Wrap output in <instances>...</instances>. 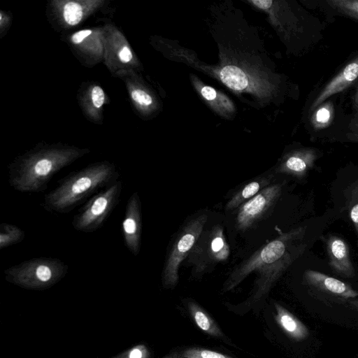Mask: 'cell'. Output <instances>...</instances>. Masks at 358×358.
Instances as JSON below:
<instances>
[{
  "label": "cell",
  "mask_w": 358,
  "mask_h": 358,
  "mask_svg": "<svg viewBox=\"0 0 358 358\" xmlns=\"http://www.w3.org/2000/svg\"><path fill=\"white\" fill-rule=\"evenodd\" d=\"M306 229L305 227L292 229L264 245L233 269L224 283V291L234 289L255 273L257 278L249 302L260 301L306 250Z\"/></svg>",
  "instance_id": "6da1fadb"
},
{
  "label": "cell",
  "mask_w": 358,
  "mask_h": 358,
  "mask_svg": "<svg viewBox=\"0 0 358 358\" xmlns=\"http://www.w3.org/2000/svg\"><path fill=\"white\" fill-rule=\"evenodd\" d=\"M114 165L102 162L71 172L57 181L44 196L42 206L48 211L66 214L87 199L119 180Z\"/></svg>",
  "instance_id": "7a4b0ae2"
},
{
  "label": "cell",
  "mask_w": 358,
  "mask_h": 358,
  "mask_svg": "<svg viewBox=\"0 0 358 358\" xmlns=\"http://www.w3.org/2000/svg\"><path fill=\"white\" fill-rule=\"evenodd\" d=\"M78 156L74 150H50L27 156L9 166L8 184L22 193L43 192L55 175Z\"/></svg>",
  "instance_id": "3957f363"
},
{
  "label": "cell",
  "mask_w": 358,
  "mask_h": 358,
  "mask_svg": "<svg viewBox=\"0 0 358 358\" xmlns=\"http://www.w3.org/2000/svg\"><path fill=\"white\" fill-rule=\"evenodd\" d=\"M69 266L62 259L34 257L4 270L6 280L21 288L42 290L52 287L68 273Z\"/></svg>",
  "instance_id": "277c9868"
},
{
  "label": "cell",
  "mask_w": 358,
  "mask_h": 358,
  "mask_svg": "<svg viewBox=\"0 0 358 358\" xmlns=\"http://www.w3.org/2000/svg\"><path fill=\"white\" fill-rule=\"evenodd\" d=\"M122 189V180H117L91 196L74 215L73 229L83 233L100 229L117 206Z\"/></svg>",
  "instance_id": "5b68a950"
},
{
  "label": "cell",
  "mask_w": 358,
  "mask_h": 358,
  "mask_svg": "<svg viewBox=\"0 0 358 358\" xmlns=\"http://www.w3.org/2000/svg\"><path fill=\"white\" fill-rule=\"evenodd\" d=\"M229 255L223 227L216 224L203 230L187 257V262L192 267L194 274L201 275L227 261Z\"/></svg>",
  "instance_id": "8992f818"
},
{
  "label": "cell",
  "mask_w": 358,
  "mask_h": 358,
  "mask_svg": "<svg viewBox=\"0 0 358 358\" xmlns=\"http://www.w3.org/2000/svg\"><path fill=\"white\" fill-rule=\"evenodd\" d=\"M207 220L208 216L204 213L195 217L183 227L176 238L162 270V282L165 288H173L177 285L179 267L203 231Z\"/></svg>",
  "instance_id": "52a82bcc"
},
{
  "label": "cell",
  "mask_w": 358,
  "mask_h": 358,
  "mask_svg": "<svg viewBox=\"0 0 358 358\" xmlns=\"http://www.w3.org/2000/svg\"><path fill=\"white\" fill-rule=\"evenodd\" d=\"M282 189L280 183L269 185L238 207L236 228L245 231L262 220L273 208Z\"/></svg>",
  "instance_id": "ba28073f"
},
{
  "label": "cell",
  "mask_w": 358,
  "mask_h": 358,
  "mask_svg": "<svg viewBox=\"0 0 358 358\" xmlns=\"http://www.w3.org/2000/svg\"><path fill=\"white\" fill-rule=\"evenodd\" d=\"M124 244L134 256H137L141 248L142 208L138 192L129 197L122 223Z\"/></svg>",
  "instance_id": "9c48e42d"
},
{
  "label": "cell",
  "mask_w": 358,
  "mask_h": 358,
  "mask_svg": "<svg viewBox=\"0 0 358 358\" xmlns=\"http://www.w3.org/2000/svg\"><path fill=\"white\" fill-rule=\"evenodd\" d=\"M358 79V55L346 64L322 88L310 106V112L330 96L348 88Z\"/></svg>",
  "instance_id": "30bf717a"
},
{
  "label": "cell",
  "mask_w": 358,
  "mask_h": 358,
  "mask_svg": "<svg viewBox=\"0 0 358 358\" xmlns=\"http://www.w3.org/2000/svg\"><path fill=\"white\" fill-rule=\"evenodd\" d=\"M317 158V150L314 148H306L296 150L283 157L275 171L278 173L302 178L313 167Z\"/></svg>",
  "instance_id": "8fae6325"
},
{
  "label": "cell",
  "mask_w": 358,
  "mask_h": 358,
  "mask_svg": "<svg viewBox=\"0 0 358 358\" xmlns=\"http://www.w3.org/2000/svg\"><path fill=\"white\" fill-rule=\"evenodd\" d=\"M304 279L312 287L325 293L345 299L358 296V292L348 284L315 270H306Z\"/></svg>",
  "instance_id": "7c38bea8"
},
{
  "label": "cell",
  "mask_w": 358,
  "mask_h": 358,
  "mask_svg": "<svg viewBox=\"0 0 358 358\" xmlns=\"http://www.w3.org/2000/svg\"><path fill=\"white\" fill-rule=\"evenodd\" d=\"M327 250L330 266L336 272L347 278L355 275L348 245L341 238L331 236L327 242Z\"/></svg>",
  "instance_id": "4fadbf2b"
},
{
  "label": "cell",
  "mask_w": 358,
  "mask_h": 358,
  "mask_svg": "<svg viewBox=\"0 0 358 358\" xmlns=\"http://www.w3.org/2000/svg\"><path fill=\"white\" fill-rule=\"evenodd\" d=\"M275 320L283 332L291 339L301 341L309 336L306 325L291 312L278 303H274Z\"/></svg>",
  "instance_id": "5bb4252c"
},
{
  "label": "cell",
  "mask_w": 358,
  "mask_h": 358,
  "mask_svg": "<svg viewBox=\"0 0 358 358\" xmlns=\"http://www.w3.org/2000/svg\"><path fill=\"white\" fill-rule=\"evenodd\" d=\"M270 178L268 177H259L245 185L238 191L226 203L225 210H233L243 203L255 196L262 189L269 185Z\"/></svg>",
  "instance_id": "9a60e30c"
},
{
  "label": "cell",
  "mask_w": 358,
  "mask_h": 358,
  "mask_svg": "<svg viewBox=\"0 0 358 358\" xmlns=\"http://www.w3.org/2000/svg\"><path fill=\"white\" fill-rule=\"evenodd\" d=\"M190 315L197 327L207 334L217 338L224 337V334L214 320L196 302L187 303Z\"/></svg>",
  "instance_id": "2e32d148"
},
{
  "label": "cell",
  "mask_w": 358,
  "mask_h": 358,
  "mask_svg": "<svg viewBox=\"0 0 358 358\" xmlns=\"http://www.w3.org/2000/svg\"><path fill=\"white\" fill-rule=\"evenodd\" d=\"M310 124L315 130L329 127L334 116V107L331 101H324L311 111Z\"/></svg>",
  "instance_id": "e0dca14e"
},
{
  "label": "cell",
  "mask_w": 358,
  "mask_h": 358,
  "mask_svg": "<svg viewBox=\"0 0 358 358\" xmlns=\"http://www.w3.org/2000/svg\"><path fill=\"white\" fill-rule=\"evenodd\" d=\"M25 238V232L17 225L2 222L0 224V249L20 243Z\"/></svg>",
  "instance_id": "ac0fdd59"
},
{
  "label": "cell",
  "mask_w": 358,
  "mask_h": 358,
  "mask_svg": "<svg viewBox=\"0 0 358 358\" xmlns=\"http://www.w3.org/2000/svg\"><path fill=\"white\" fill-rule=\"evenodd\" d=\"M345 197L350 218L358 234V179L347 188Z\"/></svg>",
  "instance_id": "d6986e66"
},
{
  "label": "cell",
  "mask_w": 358,
  "mask_h": 358,
  "mask_svg": "<svg viewBox=\"0 0 358 358\" xmlns=\"http://www.w3.org/2000/svg\"><path fill=\"white\" fill-rule=\"evenodd\" d=\"M200 93L211 105L215 106L219 108H222L225 110H232L233 104L227 96L220 94L214 88L203 85L200 88Z\"/></svg>",
  "instance_id": "ffe728a7"
},
{
  "label": "cell",
  "mask_w": 358,
  "mask_h": 358,
  "mask_svg": "<svg viewBox=\"0 0 358 358\" xmlns=\"http://www.w3.org/2000/svg\"><path fill=\"white\" fill-rule=\"evenodd\" d=\"M327 3L337 13L358 20V0H327Z\"/></svg>",
  "instance_id": "44dd1931"
},
{
  "label": "cell",
  "mask_w": 358,
  "mask_h": 358,
  "mask_svg": "<svg viewBox=\"0 0 358 358\" xmlns=\"http://www.w3.org/2000/svg\"><path fill=\"white\" fill-rule=\"evenodd\" d=\"M182 358H233L229 355L216 351L201 348H187L180 352Z\"/></svg>",
  "instance_id": "7402d4cb"
},
{
  "label": "cell",
  "mask_w": 358,
  "mask_h": 358,
  "mask_svg": "<svg viewBox=\"0 0 358 358\" xmlns=\"http://www.w3.org/2000/svg\"><path fill=\"white\" fill-rule=\"evenodd\" d=\"M83 17L81 6L75 2H68L64 8V17L65 21L75 25L80 22Z\"/></svg>",
  "instance_id": "603a6c76"
},
{
  "label": "cell",
  "mask_w": 358,
  "mask_h": 358,
  "mask_svg": "<svg viewBox=\"0 0 358 358\" xmlns=\"http://www.w3.org/2000/svg\"><path fill=\"white\" fill-rule=\"evenodd\" d=\"M150 352L144 344H138L118 355L117 358H150Z\"/></svg>",
  "instance_id": "cb8c5ba5"
},
{
  "label": "cell",
  "mask_w": 358,
  "mask_h": 358,
  "mask_svg": "<svg viewBox=\"0 0 358 358\" xmlns=\"http://www.w3.org/2000/svg\"><path fill=\"white\" fill-rule=\"evenodd\" d=\"M131 97L138 103L142 106H150L152 103V97L145 92L135 90L131 92Z\"/></svg>",
  "instance_id": "d4e9b609"
},
{
  "label": "cell",
  "mask_w": 358,
  "mask_h": 358,
  "mask_svg": "<svg viewBox=\"0 0 358 358\" xmlns=\"http://www.w3.org/2000/svg\"><path fill=\"white\" fill-rule=\"evenodd\" d=\"M105 99V94L103 90L99 87L95 86L92 91V100L95 107H101Z\"/></svg>",
  "instance_id": "484cf974"
},
{
  "label": "cell",
  "mask_w": 358,
  "mask_h": 358,
  "mask_svg": "<svg viewBox=\"0 0 358 358\" xmlns=\"http://www.w3.org/2000/svg\"><path fill=\"white\" fill-rule=\"evenodd\" d=\"M92 33V31L90 29H85V30H81L77 33H76L71 38L72 42L77 44L80 43L82 41H83L84 38H85L87 36L90 35Z\"/></svg>",
  "instance_id": "4316f807"
},
{
  "label": "cell",
  "mask_w": 358,
  "mask_h": 358,
  "mask_svg": "<svg viewBox=\"0 0 358 358\" xmlns=\"http://www.w3.org/2000/svg\"><path fill=\"white\" fill-rule=\"evenodd\" d=\"M350 135L352 138L358 141V113H357L355 117L352 120L350 123Z\"/></svg>",
  "instance_id": "83f0119b"
},
{
  "label": "cell",
  "mask_w": 358,
  "mask_h": 358,
  "mask_svg": "<svg viewBox=\"0 0 358 358\" xmlns=\"http://www.w3.org/2000/svg\"><path fill=\"white\" fill-rule=\"evenodd\" d=\"M119 57L123 62H128L132 58V54L127 47H124L119 52Z\"/></svg>",
  "instance_id": "f1b7e54d"
},
{
  "label": "cell",
  "mask_w": 358,
  "mask_h": 358,
  "mask_svg": "<svg viewBox=\"0 0 358 358\" xmlns=\"http://www.w3.org/2000/svg\"><path fill=\"white\" fill-rule=\"evenodd\" d=\"M162 358H182L180 355V352L178 351L171 352Z\"/></svg>",
  "instance_id": "f546056e"
},
{
  "label": "cell",
  "mask_w": 358,
  "mask_h": 358,
  "mask_svg": "<svg viewBox=\"0 0 358 358\" xmlns=\"http://www.w3.org/2000/svg\"><path fill=\"white\" fill-rule=\"evenodd\" d=\"M353 106L356 110L357 113H358V87L354 96Z\"/></svg>",
  "instance_id": "4dcf8cb0"
},
{
  "label": "cell",
  "mask_w": 358,
  "mask_h": 358,
  "mask_svg": "<svg viewBox=\"0 0 358 358\" xmlns=\"http://www.w3.org/2000/svg\"><path fill=\"white\" fill-rule=\"evenodd\" d=\"M350 303L352 305V306L358 310V299L353 300L350 302Z\"/></svg>",
  "instance_id": "1f68e13d"
},
{
  "label": "cell",
  "mask_w": 358,
  "mask_h": 358,
  "mask_svg": "<svg viewBox=\"0 0 358 358\" xmlns=\"http://www.w3.org/2000/svg\"><path fill=\"white\" fill-rule=\"evenodd\" d=\"M114 358H117V357H114Z\"/></svg>",
  "instance_id": "d6a6232c"
}]
</instances>
